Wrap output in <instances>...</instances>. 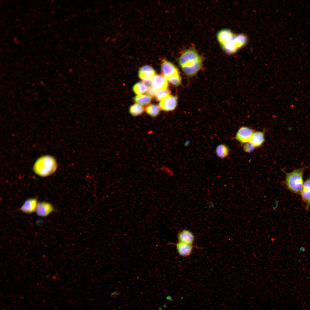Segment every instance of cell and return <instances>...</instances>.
<instances>
[{
    "label": "cell",
    "instance_id": "cell-11",
    "mask_svg": "<svg viewBox=\"0 0 310 310\" xmlns=\"http://www.w3.org/2000/svg\"><path fill=\"white\" fill-rule=\"evenodd\" d=\"M300 194L306 205V210H308L310 206V176L304 182Z\"/></svg>",
    "mask_w": 310,
    "mask_h": 310
},
{
    "label": "cell",
    "instance_id": "cell-13",
    "mask_svg": "<svg viewBox=\"0 0 310 310\" xmlns=\"http://www.w3.org/2000/svg\"><path fill=\"white\" fill-rule=\"evenodd\" d=\"M36 198H32L26 200L20 208L23 212L27 214L31 213L36 211L38 204Z\"/></svg>",
    "mask_w": 310,
    "mask_h": 310
},
{
    "label": "cell",
    "instance_id": "cell-20",
    "mask_svg": "<svg viewBox=\"0 0 310 310\" xmlns=\"http://www.w3.org/2000/svg\"><path fill=\"white\" fill-rule=\"evenodd\" d=\"M170 95V92L168 88L156 90L154 95L156 100L160 102Z\"/></svg>",
    "mask_w": 310,
    "mask_h": 310
},
{
    "label": "cell",
    "instance_id": "cell-25",
    "mask_svg": "<svg viewBox=\"0 0 310 310\" xmlns=\"http://www.w3.org/2000/svg\"><path fill=\"white\" fill-rule=\"evenodd\" d=\"M120 294L119 292L117 290H116L113 291L111 293V296L113 298H116L119 296Z\"/></svg>",
    "mask_w": 310,
    "mask_h": 310
},
{
    "label": "cell",
    "instance_id": "cell-22",
    "mask_svg": "<svg viewBox=\"0 0 310 310\" xmlns=\"http://www.w3.org/2000/svg\"><path fill=\"white\" fill-rule=\"evenodd\" d=\"M167 80L170 84L175 86H179L181 83L182 78L179 73L169 77Z\"/></svg>",
    "mask_w": 310,
    "mask_h": 310
},
{
    "label": "cell",
    "instance_id": "cell-5",
    "mask_svg": "<svg viewBox=\"0 0 310 310\" xmlns=\"http://www.w3.org/2000/svg\"><path fill=\"white\" fill-rule=\"evenodd\" d=\"M254 131L252 129L247 126H242L238 129L234 137L239 142L245 144L250 142Z\"/></svg>",
    "mask_w": 310,
    "mask_h": 310
},
{
    "label": "cell",
    "instance_id": "cell-6",
    "mask_svg": "<svg viewBox=\"0 0 310 310\" xmlns=\"http://www.w3.org/2000/svg\"><path fill=\"white\" fill-rule=\"evenodd\" d=\"M161 69L163 75L167 79L174 75L179 73L177 66L165 59L162 60Z\"/></svg>",
    "mask_w": 310,
    "mask_h": 310
},
{
    "label": "cell",
    "instance_id": "cell-10",
    "mask_svg": "<svg viewBox=\"0 0 310 310\" xmlns=\"http://www.w3.org/2000/svg\"><path fill=\"white\" fill-rule=\"evenodd\" d=\"M167 79L163 75H156L151 80L152 86L156 90L168 88Z\"/></svg>",
    "mask_w": 310,
    "mask_h": 310
},
{
    "label": "cell",
    "instance_id": "cell-1",
    "mask_svg": "<svg viewBox=\"0 0 310 310\" xmlns=\"http://www.w3.org/2000/svg\"><path fill=\"white\" fill-rule=\"evenodd\" d=\"M178 61L183 71L188 77L195 75L202 67V56L193 48L184 51L179 58Z\"/></svg>",
    "mask_w": 310,
    "mask_h": 310
},
{
    "label": "cell",
    "instance_id": "cell-9",
    "mask_svg": "<svg viewBox=\"0 0 310 310\" xmlns=\"http://www.w3.org/2000/svg\"><path fill=\"white\" fill-rule=\"evenodd\" d=\"M55 210L53 206L46 202H42L38 203L36 210L37 215L39 216L44 217Z\"/></svg>",
    "mask_w": 310,
    "mask_h": 310
},
{
    "label": "cell",
    "instance_id": "cell-21",
    "mask_svg": "<svg viewBox=\"0 0 310 310\" xmlns=\"http://www.w3.org/2000/svg\"><path fill=\"white\" fill-rule=\"evenodd\" d=\"M147 113L152 117H156L159 113L160 107L156 104H152L148 106L146 109Z\"/></svg>",
    "mask_w": 310,
    "mask_h": 310
},
{
    "label": "cell",
    "instance_id": "cell-12",
    "mask_svg": "<svg viewBox=\"0 0 310 310\" xmlns=\"http://www.w3.org/2000/svg\"><path fill=\"white\" fill-rule=\"evenodd\" d=\"M179 242L193 245L194 240V236L191 231L183 229L180 231L178 235Z\"/></svg>",
    "mask_w": 310,
    "mask_h": 310
},
{
    "label": "cell",
    "instance_id": "cell-3",
    "mask_svg": "<svg viewBox=\"0 0 310 310\" xmlns=\"http://www.w3.org/2000/svg\"><path fill=\"white\" fill-rule=\"evenodd\" d=\"M308 166L295 169L291 172L285 173L284 184L291 192L300 194L304 184L303 174L304 170Z\"/></svg>",
    "mask_w": 310,
    "mask_h": 310
},
{
    "label": "cell",
    "instance_id": "cell-8",
    "mask_svg": "<svg viewBox=\"0 0 310 310\" xmlns=\"http://www.w3.org/2000/svg\"><path fill=\"white\" fill-rule=\"evenodd\" d=\"M177 104L178 98L177 96L170 95L160 102L159 106L162 110L169 111L175 109Z\"/></svg>",
    "mask_w": 310,
    "mask_h": 310
},
{
    "label": "cell",
    "instance_id": "cell-15",
    "mask_svg": "<svg viewBox=\"0 0 310 310\" xmlns=\"http://www.w3.org/2000/svg\"><path fill=\"white\" fill-rule=\"evenodd\" d=\"M264 134V131H254L249 142L255 148L260 147L265 141Z\"/></svg>",
    "mask_w": 310,
    "mask_h": 310
},
{
    "label": "cell",
    "instance_id": "cell-24",
    "mask_svg": "<svg viewBox=\"0 0 310 310\" xmlns=\"http://www.w3.org/2000/svg\"><path fill=\"white\" fill-rule=\"evenodd\" d=\"M156 91L151 84H150L148 85V89L146 92L147 95L151 97L154 96Z\"/></svg>",
    "mask_w": 310,
    "mask_h": 310
},
{
    "label": "cell",
    "instance_id": "cell-27",
    "mask_svg": "<svg viewBox=\"0 0 310 310\" xmlns=\"http://www.w3.org/2000/svg\"><path fill=\"white\" fill-rule=\"evenodd\" d=\"M163 307H164V308H166L167 307V306H166V305L165 304H164L163 305Z\"/></svg>",
    "mask_w": 310,
    "mask_h": 310
},
{
    "label": "cell",
    "instance_id": "cell-18",
    "mask_svg": "<svg viewBox=\"0 0 310 310\" xmlns=\"http://www.w3.org/2000/svg\"><path fill=\"white\" fill-rule=\"evenodd\" d=\"M151 100V97L147 94L137 95L134 98L135 102L141 105L148 104L150 102Z\"/></svg>",
    "mask_w": 310,
    "mask_h": 310
},
{
    "label": "cell",
    "instance_id": "cell-4",
    "mask_svg": "<svg viewBox=\"0 0 310 310\" xmlns=\"http://www.w3.org/2000/svg\"><path fill=\"white\" fill-rule=\"evenodd\" d=\"M57 167L55 159L51 156H46L41 157L36 161L34 166L33 170L39 176L45 177L53 173Z\"/></svg>",
    "mask_w": 310,
    "mask_h": 310
},
{
    "label": "cell",
    "instance_id": "cell-14",
    "mask_svg": "<svg viewBox=\"0 0 310 310\" xmlns=\"http://www.w3.org/2000/svg\"><path fill=\"white\" fill-rule=\"evenodd\" d=\"M176 247L179 255L183 257H186L190 255L193 248V245L179 241L177 243Z\"/></svg>",
    "mask_w": 310,
    "mask_h": 310
},
{
    "label": "cell",
    "instance_id": "cell-16",
    "mask_svg": "<svg viewBox=\"0 0 310 310\" xmlns=\"http://www.w3.org/2000/svg\"><path fill=\"white\" fill-rule=\"evenodd\" d=\"M216 154L219 158L223 159L227 157L229 153V149L226 145L221 144L219 145L216 147Z\"/></svg>",
    "mask_w": 310,
    "mask_h": 310
},
{
    "label": "cell",
    "instance_id": "cell-19",
    "mask_svg": "<svg viewBox=\"0 0 310 310\" xmlns=\"http://www.w3.org/2000/svg\"><path fill=\"white\" fill-rule=\"evenodd\" d=\"M144 108L142 105L135 103L130 106L129 109V112L133 116L136 117L141 115L144 112Z\"/></svg>",
    "mask_w": 310,
    "mask_h": 310
},
{
    "label": "cell",
    "instance_id": "cell-23",
    "mask_svg": "<svg viewBox=\"0 0 310 310\" xmlns=\"http://www.w3.org/2000/svg\"><path fill=\"white\" fill-rule=\"evenodd\" d=\"M255 148L249 142L245 144L243 149L245 152L250 153L253 151Z\"/></svg>",
    "mask_w": 310,
    "mask_h": 310
},
{
    "label": "cell",
    "instance_id": "cell-26",
    "mask_svg": "<svg viewBox=\"0 0 310 310\" xmlns=\"http://www.w3.org/2000/svg\"><path fill=\"white\" fill-rule=\"evenodd\" d=\"M166 299L170 301H173V299L171 296L170 295H168L166 297Z\"/></svg>",
    "mask_w": 310,
    "mask_h": 310
},
{
    "label": "cell",
    "instance_id": "cell-28",
    "mask_svg": "<svg viewBox=\"0 0 310 310\" xmlns=\"http://www.w3.org/2000/svg\"><path fill=\"white\" fill-rule=\"evenodd\" d=\"M162 306H160V307H159V310H162Z\"/></svg>",
    "mask_w": 310,
    "mask_h": 310
},
{
    "label": "cell",
    "instance_id": "cell-2",
    "mask_svg": "<svg viewBox=\"0 0 310 310\" xmlns=\"http://www.w3.org/2000/svg\"><path fill=\"white\" fill-rule=\"evenodd\" d=\"M240 36H235L229 30L224 29L220 30L217 33L218 41L223 49L227 54H232L244 45L245 42V38L243 36L238 41Z\"/></svg>",
    "mask_w": 310,
    "mask_h": 310
},
{
    "label": "cell",
    "instance_id": "cell-7",
    "mask_svg": "<svg viewBox=\"0 0 310 310\" xmlns=\"http://www.w3.org/2000/svg\"><path fill=\"white\" fill-rule=\"evenodd\" d=\"M156 75L155 70L151 66L146 65L141 67L139 69L138 75L144 82H151Z\"/></svg>",
    "mask_w": 310,
    "mask_h": 310
},
{
    "label": "cell",
    "instance_id": "cell-17",
    "mask_svg": "<svg viewBox=\"0 0 310 310\" xmlns=\"http://www.w3.org/2000/svg\"><path fill=\"white\" fill-rule=\"evenodd\" d=\"M148 86L143 82H140L135 84L133 86V92L137 95L142 94L146 92Z\"/></svg>",
    "mask_w": 310,
    "mask_h": 310
}]
</instances>
